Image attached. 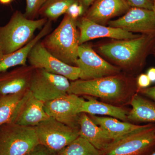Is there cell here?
<instances>
[{
  "label": "cell",
  "mask_w": 155,
  "mask_h": 155,
  "mask_svg": "<svg viewBox=\"0 0 155 155\" xmlns=\"http://www.w3.org/2000/svg\"><path fill=\"white\" fill-rule=\"evenodd\" d=\"M51 21L48 20L38 34L23 47L15 51L7 54H0V73L5 72L11 67L26 66L28 56L34 47L51 32Z\"/></svg>",
  "instance_id": "obj_17"
},
{
  "label": "cell",
  "mask_w": 155,
  "mask_h": 155,
  "mask_svg": "<svg viewBox=\"0 0 155 155\" xmlns=\"http://www.w3.org/2000/svg\"><path fill=\"white\" fill-rule=\"evenodd\" d=\"M136 83L138 89H143L148 87L152 82L147 74H141L137 77Z\"/></svg>",
  "instance_id": "obj_29"
},
{
  "label": "cell",
  "mask_w": 155,
  "mask_h": 155,
  "mask_svg": "<svg viewBox=\"0 0 155 155\" xmlns=\"http://www.w3.org/2000/svg\"><path fill=\"white\" fill-rule=\"evenodd\" d=\"M130 7L152 10L155 2L153 0H126Z\"/></svg>",
  "instance_id": "obj_27"
},
{
  "label": "cell",
  "mask_w": 155,
  "mask_h": 155,
  "mask_svg": "<svg viewBox=\"0 0 155 155\" xmlns=\"http://www.w3.org/2000/svg\"><path fill=\"white\" fill-rule=\"evenodd\" d=\"M57 155H101L100 151L91 143L79 137L57 153Z\"/></svg>",
  "instance_id": "obj_24"
},
{
  "label": "cell",
  "mask_w": 155,
  "mask_h": 155,
  "mask_svg": "<svg viewBox=\"0 0 155 155\" xmlns=\"http://www.w3.org/2000/svg\"><path fill=\"white\" fill-rule=\"evenodd\" d=\"M132 109L127 114V120L142 123H155V102L138 93L130 101Z\"/></svg>",
  "instance_id": "obj_20"
},
{
  "label": "cell",
  "mask_w": 155,
  "mask_h": 155,
  "mask_svg": "<svg viewBox=\"0 0 155 155\" xmlns=\"http://www.w3.org/2000/svg\"><path fill=\"white\" fill-rule=\"evenodd\" d=\"M154 2H155V0H153Z\"/></svg>",
  "instance_id": "obj_37"
},
{
  "label": "cell",
  "mask_w": 155,
  "mask_h": 155,
  "mask_svg": "<svg viewBox=\"0 0 155 155\" xmlns=\"http://www.w3.org/2000/svg\"><path fill=\"white\" fill-rule=\"evenodd\" d=\"M95 1V0H79V2L83 6L86 12L87 9Z\"/></svg>",
  "instance_id": "obj_31"
},
{
  "label": "cell",
  "mask_w": 155,
  "mask_h": 155,
  "mask_svg": "<svg viewBox=\"0 0 155 155\" xmlns=\"http://www.w3.org/2000/svg\"><path fill=\"white\" fill-rule=\"evenodd\" d=\"M46 0H25L26 7L24 16L28 19H35Z\"/></svg>",
  "instance_id": "obj_25"
},
{
  "label": "cell",
  "mask_w": 155,
  "mask_h": 155,
  "mask_svg": "<svg viewBox=\"0 0 155 155\" xmlns=\"http://www.w3.org/2000/svg\"><path fill=\"white\" fill-rule=\"evenodd\" d=\"M150 155H155V151H154Z\"/></svg>",
  "instance_id": "obj_35"
},
{
  "label": "cell",
  "mask_w": 155,
  "mask_h": 155,
  "mask_svg": "<svg viewBox=\"0 0 155 155\" xmlns=\"http://www.w3.org/2000/svg\"><path fill=\"white\" fill-rule=\"evenodd\" d=\"M152 10L153 11L154 14V15L155 16V2L154 3L153 7Z\"/></svg>",
  "instance_id": "obj_34"
},
{
  "label": "cell",
  "mask_w": 155,
  "mask_h": 155,
  "mask_svg": "<svg viewBox=\"0 0 155 155\" xmlns=\"http://www.w3.org/2000/svg\"><path fill=\"white\" fill-rule=\"evenodd\" d=\"M38 143L35 127L13 123L0 127V155H25Z\"/></svg>",
  "instance_id": "obj_6"
},
{
  "label": "cell",
  "mask_w": 155,
  "mask_h": 155,
  "mask_svg": "<svg viewBox=\"0 0 155 155\" xmlns=\"http://www.w3.org/2000/svg\"><path fill=\"white\" fill-rule=\"evenodd\" d=\"M80 113L92 115L108 116L126 122L128 111L121 107L89 98L88 101L84 100L82 103Z\"/></svg>",
  "instance_id": "obj_21"
},
{
  "label": "cell",
  "mask_w": 155,
  "mask_h": 155,
  "mask_svg": "<svg viewBox=\"0 0 155 155\" xmlns=\"http://www.w3.org/2000/svg\"><path fill=\"white\" fill-rule=\"evenodd\" d=\"M76 67L80 69L79 79L92 80L120 74L121 69L101 58L89 45H79Z\"/></svg>",
  "instance_id": "obj_9"
},
{
  "label": "cell",
  "mask_w": 155,
  "mask_h": 155,
  "mask_svg": "<svg viewBox=\"0 0 155 155\" xmlns=\"http://www.w3.org/2000/svg\"><path fill=\"white\" fill-rule=\"evenodd\" d=\"M78 0H46L40 10L39 14L43 18L52 21L57 20L61 15L65 14L73 3Z\"/></svg>",
  "instance_id": "obj_23"
},
{
  "label": "cell",
  "mask_w": 155,
  "mask_h": 155,
  "mask_svg": "<svg viewBox=\"0 0 155 155\" xmlns=\"http://www.w3.org/2000/svg\"><path fill=\"white\" fill-rule=\"evenodd\" d=\"M131 7L126 0H95L83 15L100 25L125 14Z\"/></svg>",
  "instance_id": "obj_15"
},
{
  "label": "cell",
  "mask_w": 155,
  "mask_h": 155,
  "mask_svg": "<svg viewBox=\"0 0 155 155\" xmlns=\"http://www.w3.org/2000/svg\"><path fill=\"white\" fill-rule=\"evenodd\" d=\"M137 93L146 97L155 102V86L146 88L138 89Z\"/></svg>",
  "instance_id": "obj_30"
},
{
  "label": "cell",
  "mask_w": 155,
  "mask_h": 155,
  "mask_svg": "<svg viewBox=\"0 0 155 155\" xmlns=\"http://www.w3.org/2000/svg\"><path fill=\"white\" fill-rule=\"evenodd\" d=\"M154 51H155V50H154Z\"/></svg>",
  "instance_id": "obj_38"
},
{
  "label": "cell",
  "mask_w": 155,
  "mask_h": 155,
  "mask_svg": "<svg viewBox=\"0 0 155 155\" xmlns=\"http://www.w3.org/2000/svg\"><path fill=\"white\" fill-rule=\"evenodd\" d=\"M77 25L79 29V45L96 38H108L116 40L130 39L138 37L141 35L134 34L120 28L100 25L84 16L77 19Z\"/></svg>",
  "instance_id": "obj_13"
},
{
  "label": "cell",
  "mask_w": 155,
  "mask_h": 155,
  "mask_svg": "<svg viewBox=\"0 0 155 155\" xmlns=\"http://www.w3.org/2000/svg\"><path fill=\"white\" fill-rule=\"evenodd\" d=\"M79 96L68 94L44 104L50 117L71 127H79L78 119L84 101Z\"/></svg>",
  "instance_id": "obj_11"
},
{
  "label": "cell",
  "mask_w": 155,
  "mask_h": 155,
  "mask_svg": "<svg viewBox=\"0 0 155 155\" xmlns=\"http://www.w3.org/2000/svg\"><path fill=\"white\" fill-rule=\"evenodd\" d=\"M77 19L65 14L56 29L41 41L53 55L71 66H76L78 58L79 32L77 28Z\"/></svg>",
  "instance_id": "obj_3"
},
{
  "label": "cell",
  "mask_w": 155,
  "mask_h": 155,
  "mask_svg": "<svg viewBox=\"0 0 155 155\" xmlns=\"http://www.w3.org/2000/svg\"><path fill=\"white\" fill-rule=\"evenodd\" d=\"M30 65L22 66L0 76V95L17 94L29 90L35 70Z\"/></svg>",
  "instance_id": "obj_16"
},
{
  "label": "cell",
  "mask_w": 155,
  "mask_h": 155,
  "mask_svg": "<svg viewBox=\"0 0 155 155\" xmlns=\"http://www.w3.org/2000/svg\"><path fill=\"white\" fill-rule=\"evenodd\" d=\"M147 75L151 82H155V68L152 67L148 69Z\"/></svg>",
  "instance_id": "obj_32"
},
{
  "label": "cell",
  "mask_w": 155,
  "mask_h": 155,
  "mask_svg": "<svg viewBox=\"0 0 155 155\" xmlns=\"http://www.w3.org/2000/svg\"><path fill=\"white\" fill-rule=\"evenodd\" d=\"M0 54H1V47H0Z\"/></svg>",
  "instance_id": "obj_36"
},
{
  "label": "cell",
  "mask_w": 155,
  "mask_h": 155,
  "mask_svg": "<svg viewBox=\"0 0 155 155\" xmlns=\"http://www.w3.org/2000/svg\"><path fill=\"white\" fill-rule=\"evenodd\" d=\"M25 155H57V153L39 143Z\"/></svg>",
  "instance_id": "obj_28"
},
{
  "label": "cell",
  "mask_w": 155,
  "mask_h": 155,
  "mask_svg": "<svg viewBox=\"0 0 155 155\" xmlns=\"http://www.w3.org/2000/svg\"><path fill=\"white\" fill-rule=\"evenodd\" d=\"M89 116L96 124L105 130L113 141L144 128L148 125H136L127 122H121L113 117L92 115Z\"/></svg>",
  "instance_id": "obj_19"
},
{
  "label": "cell",
  "mask_w": 155,
  "mask_h": 155,
  "mask_svg": "<svg viewBox=\"0 0 155 155\" xmlns=\"http://www.w3.org/2000/svg\"><path fill=\"white\" fill-rule=\"evenodd\" d=\"M14 0H0V3L2 5H8L12 2Z\"/></svg>",
  "instance_id": "obj_33"
},
{
  "label": "cell",
  "mask_w": 155,
  "mask_h": 155,
  "mask_svg": "<svg viewBox=\"0 0 155 155\" xmlns=\"http://www.w3.org/2000/svg\"><path fill=\"white\" fill-rule=\"evenodd\" d=\"M28 61L29 65L34 69H43L51 73L63 75L72 81L79 79L80 69L66 64L53 55L45 48L41 41L31 51Z\"/></svg>",
  "instance_id": "obj_10"
},
{
  "label": "cell",
  "mask_w": 155,
  "mask_h": 155,
  "mask_svg": "<svg viewBox=\"0 0 155 155\" xmlns=\"http://www.w3.org/2000/svg\"><path fill=\"white\" fill-rule=\"evenodd\" d=\"M155 151V124L112 142L101 155H150Z\"/></svg>",
  "instance_id": "obj_5"
},
{
  "label": "cell",
  "mask_w": 155,
  "mask_h": 155,
  "mask_svg": "<svg viewBox=\"0 0 155 155\" xmlns=\"http://www.w3.org/2000/svg\"><path fill=\"white\" fill-rule=\"evenodd\" d=\"M135 78L118 75L92 80L77 79L70 82L68 94L96 97L112 104H121L137 93Z\"/></svg>",
  "instance_id": "obj_1"
},
{
  "label": "cell",
  "mask_w": 155,
  "mask_h": 155,
  "mask_svg": "<svg viewBox=\"0 0 155 155\" xmlns=\"http://www.w3.org/2000/svg\"><path fill=\"white\" fill-rule=\"evenodd\" d=\"M79 136L100 151L105 149L113 141L105 130L93 121L87 114L81 113L78 119Z\"/></svg>",
  "instance_id": "obj_18"
},
{
  "label": "cell",
  "mask_w": 155,
  "mask_h": 155,
  "mask_svg": "<svg viewBox=\"0 0 155 155\" xmlns=\"http://www.w3.org/2000/svg\"><path fill=\"white\" fill-rule=\"evenodd\" d=\"M85 11L84 8L79 2L73 3L71 5L67 10L66 14L75 19H78V18L85 14Z\"/></svg>",
  "instance_id": "obj_26"
},
{
  "label": "cell",
  "mask_w": 155,
  "mask_h": 155,
  "mask_svg": "<svg viewBox=\"0 0 155 155\" xmlns=\"http://www.w3.org/2000/svg\"><path fill=\"white\" fill-rule=\"evenodd\" d=\"M70 85L67 78L37 69L34 71L29 90L34 96L45 103L68 94Z\"/></svg>",
  "instance_id": "obj_8"
},
{
  "label": "cell",
  "mask_w": 155,
  "mask_h": 155,
  "mask_svg": "<svg viewBox=\"0 0 155 155\" xmlns=\"http://www.w3.org/2000/svg\"><path fill=\"white\" fill-rule=\"evenodd\" d=\"M42 101L34 96L29 90L26 92L11 123L35 127L50 118Z\"/></svg>",
  "instance_id": "obj_14"
},
{
  "label": "cell",
  "mask_w": 155,
  "mask_h": 155,
  "mask_svg": "<svg viewBox=\"0 0 155 155\" xmlns=\"http://www.w3.org/2000/svg\"><path fill=\"white\" fill-rule=\"evenodd\" d=\"M155 48V35L141 34L136 38L104 44L98 50L120 69L135 72L142 70Z\"/></svg>",
  "instance_id": "obj_2"
},
{
  "label": "cell",
  "mask_w": 155,
  "mask_h": 155,
  "mask_svg": "<svg viewBox=\"0 0 155 155\" xmlns=\"http://www.w3.org/2000/svg\"><path fill=\"white\" fill-rule=\"evenodd\" d=\"M47 18L28 19L24 14L16 11L8 22L0 27L1 54H7L15 51L33 38L36 30L42 28L48 22Z\"/></svg>",
  "instance_id": "obj_4"
},
{
  "label": "cell",
  "mask_w": 155,
  "mask_h": 155,
  "mask_svg": "<svg viewBox=\"0 0 155 155\" xmlns=\"http://www.w3.org/2000/svg\"><path fill=\"white\" fill-rule=\"evenodd\" d=\"M108 24L131 33L155 35V16L153 10L131 7L122 17L110 20Z\"/></svg>",
  "instance_id": "obj_12"
},
{
  "label": "cell",
  "mask_w": 155,
  "mask_h": 155,
  "mask_svg": "<svg viewBox=\"0 0 155 155\" xmlns=\"http://www.w3.org/2000/svg\"><path fill=\"white\" fill-rule=\"evenodd\" d=\"M35 128L39 143L57 153L79 136V127H71L51 117Z\"/></svg>",
  "instance_id": "obj_7"
},
{
  "label": "cell",
  "mask_w": 155,
  "mask_h": 155,
  "mask_svg": "<svg viewBox=\"0 0 155 155\" xmlns=\"http://www.w3.org/2000/svg\"><path fill=\"white\" fill-rule=\"evenodd\" d=\"M27 91L17 94L0 95V127L11 123Z\"/></svg>",
  "instance_id": "obj_22"
}]
</instances>
